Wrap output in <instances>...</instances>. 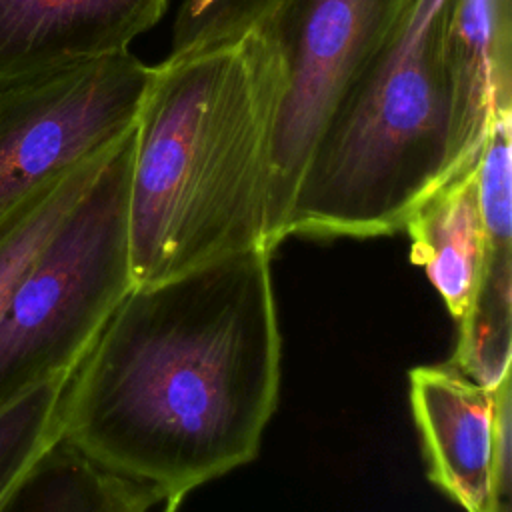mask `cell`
I'll return each instance as SVG.
<instances>
[{
    "label": "cell",
    "mask_w": 512,
    "mask_h": 512,
    "mask_svg": "<svg viewBox=\"0 0 512 512\" xmlns=\"http://www.w3.org/2000/svg\"><path fill=\"white\" fill-rule=\"evenodd\" d=\"M270 260L250 248L134 286L64 388L60 442L178 504L254 460L280 392Z\"/></svg>",
    "instance_id": "6da1fadb"
},
{
    "label": "cell",
    "mask_w": 512,
    "mask_h": 512,
    "mask_svg": "<svg viewBox=\"0 0 512 512\" xmlns=\"http://www.w3.org/2000/svg\"><path fill=\"white\" fill-rule=\"evenodd\" d=\"M280 94L282 62L266 26L154 64L128 186L134 286L264 250L268 152Z\"/></svg>",
    "instance_id": "7a4b0ae2"
},
{
    "label": "cell",
    "mask_w": 512,
    "mask_h": 512,
    "mask_svg": "<svg viewBox=\"0 0 512 512\" xmlns=\"http://www.w3.org/2000/svg\"><path fill=\"white\" fill-rule=\"evenodd\" d=\"M452 2L418 0L390 48L336 108L304 168L288 236H390L458 176L444 56Z\"/></svg>",
    "instance_id": "3957f363"
},
{
    "label": "cell",
    "mask_w": 512,
    "mask_h": 512,
    "mask_svg": "<svg viewBox=\"0 0 512 512\" xmlns=\"http://www.w3.org/2000/svg\"><path fill=\"white\" fill-rule=\"evenodd\" d=\"M134 128L22 274L0 318V408L68 376L134 288L128 186Z\"/></svg>",
    "instance_id": "277c9868"
},
{
    "label": "cell",
    "mask_w": 512,
    "mask_h": 512,
    "mask_svg": "<svg viewBox=\"0 0 512 512\" xmlns=\"http://www.w3.org/2000/svg\"><path fill=\"white\" fill-rule=\"evenodd\" d=\"M418 0H284L268 18L282 62L266 172L264 250L288 238L310 154L328 120L390 48Z\"/></svg>",
    "instance_id": "5b68a950"
},
{
    "label": "cell",
    "mask_w": 512,
    "mask_h": 512,
    "mask_svg": "<svg viewBox=\"0 0 512 512\" xmlns=\"http://www.w3.org/2000/svg\"><path fill=\"white\" fill-rule=\"evenodd\" d=\"M154 66L130 50L0 90V222L130 132Z\"/></svg>",
    "instance_id": "8992f818"
},
{
    "label": "cell",
    "mask_w": 512,
    "mask_h": 512,
    "mask_svg": "<svg viewBox=\"0 0 512 512\" xmlns=\"http://www.w3.org/2000/svg\"><path fill=\"white\" fill-rule=\"evenodd\" d=\"M482 244L450 366L494 388L512 360V112L496 114L474 166Z\"/></svg>",
    "instance_id": "52a82bcc"
},
{
    "label": "cell",
    "mask_w": 512,
    "mask_h": 512,
    "mask_svg": "<svg viewBox=\"0 0 512 512\" xmlns=\"http://www.w3.org/2000/svg\"><path fill=\"white\" fill-rule=\"evenodd\" d=\"M170 0H0V90L128 50Z\"/></svg>",
    "instance_id": "ba28073f"
},
{
    "label": "cell",
    "mask_w": 512,
    "mask_h": 512,
    "mask_svg": "<svg viewBox=\"0 0 512 512\" xmlns=\"http://www.w3.org/2000/svg\"><path fill=\"white\" fill-rule=\"evenodd\" d=\"M408 380L430 482L466 512H492L494 388L450 364L418 366Z\"/></svg>",
    "instance_id": "9c48e42d"
},
{
    "label": "cell",
    "mask_w": 512,
    "mask_h": 512,
    "mask_svg": "<svg viewBox=\"0 0 512 512\" xmlns=\"http://www.w3.org/2000/svg\"><path fill=\"white\" fill-rule=\"evenodd\" d=\"M452 92V164L470 168L496 114L512 112L510 0H454L446 38Z\"/></svg>",
    "instance_id": "30bf717a"
},
{
    "label": "cell",
    "mask_w": 512,
    "mask_h": 512,
    "mask_svg": "<svg viewBox=\"0 0 512 512\" xmlns=\"http://www.w3.org/2000/svg\"><path fill=\"white\" fill-rule=\"evenodd\" d=\"M474 166L442 184L404 226L410 260L426 272L456 322L468 308L482 244Z\"/></svg>",
    "instance_id": "8fae6325"
},
{
    "label": "cell",
    "mask_w": 512,
    "mask_h": 512,
    "mask_svg": "<svg viewBox=\"0 0 512 512\" xmlns=\"http://www.w3.org/2000/svg\"><path fill=\"white\" fill-rule=\"evenodd\" d=\"M164 500L56 442L6 512H154Z\"/></svg>",
    "instance_id": "7c38bea8"
},
{
    "label": "cell",
    "mask_w": 512,
    "mask_h": 512,
    "mask_svg": "<svg viewBox=\"0 0 512 512\" xmlns=\"http://www.w3.org/2000/svg\"><path fill=\"white\" fill-rule=\"evenodd\" d=\"M120 140L42 186L0 222V318L34 256L100 174Z\"/></svg>",
    "instance_id": "4fadbf2b"
},
{
    "label": "cell",
    "mask_w": 512,
    "mask_h": 512,
    "mask_svg": "<svg viewBox=\"0 0 512 512\" xmlns=\"http://www.w3.org/2000/svg\"><path fill=\"white\" fill-rule=\"evenodd\" d=\"M72 374L44 382L0 408V512L60 440V402Z\"/></svg>",
    "instance_id": "5bb4252c"
},
{
    "label": "cell",
    "mask_w": 512,
    "mask_h": 512,
    "mask_svg": "<svg viewBox=\"0 0 512 512\" xmlns=\"http://www.w3.org/2000/svg\"><path fill=\"white\" fill-rule=\"evenodd\" d=\"M284 0H182L170 54L218 44L268 22Z\"/></svg>",
    "instance_id": "9a60e30c"
},
{
    "label": "cell",
    "mask_w": 512,
    "mask_h": 512,
    "mask_svg": "<svg viewBox=\"0 0 512 512\" xmlns=\"http://www.w3.org/2000/svg\"><path fill=\"white\" fill-rule=\"evenodd\" d=\"M512 390L510 372L494 386V446L490 464L492 512H510L512 488Z\"/></svg>",
    "instance_id": "2e32d148"
},
{
    "label": "cell",
    "mask_w": 512,
    "mask_h": 512,
    "mask_svg": "<svg viewBox=\"0 0 512 512\" xmlns=\"http://www.w3.org/2000/svg\"><path fill=\"white\" fill-rule=\"evenodd\" d=\"M178 506H180L178 502H164L160 512H176V508H178Z\"/></svg>",
    "instance_id": "e0dca14e"
}]
</instances>
